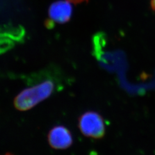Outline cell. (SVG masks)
<instances>
[{
	"label": "cell",
	"instance_id": "obj_1",
	"mask_svg": "<svg viewBox=\"0 0 155 155\" xmlns=\"http://www.w3.org/2000/svg\"><path fill=\"white\" fill-rule=\"evenodd\" d=\"M56 89V83L53 78H43L18 94L14 100V105L18 110H28L48 98Z\"/></svg>",
	"mask_w": 155,
	"mask_h": 155
},
{
	"label": "cell",
	"instance_id": "obj_2",
	"mask_svg": "<svg viewBox=\"0 0 155 155\" xmlns=\"http://www.w3.org/2000/svg\"><path fill=\"white\" fill-rule=\"evenodd\" d=\"M79 127L84 136L94 139L102 138L105 133L103 118L94 111H87L81 116Z\"/></svg>",
	"mask_w": 155,
	"mask_h": 155
},
{
	"label": "cell",
	"instance_id": "obj_3",
	"mask_svg": "<svg viewBox=\"0 0 155 155\" xmlns=\"http://www.w3.org/2000/svg\"><path fill=\"white\" fill-rule=\"evenodd\" d=\"M72 13V6L70 2L63 0L56 1L49 8L45 25L48 28H52L55 24H64L70 20Z\"/></svg>",
	"mask_w": 155,
	"mask_h": 155
},
{
	"label": "cell",
	"instance_id": "obj_4",
	"mask_svg": "<svg viewBox=\"0 0 155 155\" xmlns=\"http://www.w3.org/2000/svg\"><path fill=\"white\" fill-rule=\"evenodd\" d=\"M50 146L55 150H65L72 144L71 133L66 127L57 126L52 128L48 134Z\"/></svg>",
	"mask_w": 155,
	"mask_h": 155
},
{
	"label": "cell",
	"instance_id": "obj_5",
	"mask_svg": "<svg viewBox=\"0 0 155 155\" xmlns=\"http://www.w3.org/2000/svg\"><path fill=\"white\" fill-rule=\"evenodd\" d=\"M24 31L21 27L12 25L0 28V54L11 49L23 39Z\"/></svg>",
	"mask_w": 155,
	"mask_h": 155
},
{
	"label": "cell",
	"instance_id": "obj_6",
	"mask_svg": "<svg viewBox=\"0 0 155 155\" xmlns=\"http://www.w3.org/2000/svg\"><path fill=\"white\" fill-rule=\"evenodd\" d=\"M68 1H70L71 2L73 3H75V4H77V3H81V2H82L84 1H87L88 0H67Z\"/></svg>",
	"mask_w": 155,
	"mask_h": 155
},
{
	"label": "cell",
	"instance_id": "obj_7",
	"mask_svg": "<svg viewBox=\"0 0 155 155\" xmlns=\"http://www.w3.org/2000/svg\"><path fill=\"white\" fill-rule=\"evenodd\" d=\"M151 6L153 11H155V0H152L151 1Z\"/></svg>",
	"mask_w": 155,
	"mask_h": 155
},
{
	"label": "cell",
	"instance_id": "obj_8",
	"mask_svg": "<svg viewBox=\"0 0 155 155\" xmlns=\"http://www.w3.org/2000/svg\"><path fill=\"white\" fill-rule=\"evenodd\" d=\"M5 155H12V154H11V153H6V154H5Z\"/></svg>",
	"mask_w": 155,
	"mask_h": 155
}]
</instances>
